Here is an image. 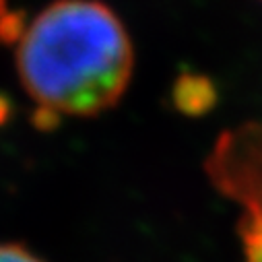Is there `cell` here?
<instances>
[{
    "label": "cell",
    "mask_w": 262,
    "mask_h": 262,
    "mask_svg": "<svg viewBox=\"0 0 262 262\" xmlns=\"http://www.w3.org/2000/svg\"><path fill=\"white\" fill-rule=\"evenodd\" d=\"M135 69L128 31L97 0H58L21 33L17 71L43 107L95 116L120 101Z\"/></svg>",
    "instance_id": "cell-1"
},
{
    "label": "cell",
    "mask_w": 262,
    "mask_h": 262,
    "mask_svg": "<svg viewBox=\"0 0 262 262\" xmlns=\"http://www.w3.org/2000/svg\"><path fill=\"white\" fill-rule=\"evenodd\" d=\"M205 169L215 188L242 207L237 233L244 262H262V124L223 133Z\"/></svg>",
    "instance_id": "cell-2"
},
{
    "label": "cell",
    "mask_w": 262,
    "mask_h": 262,
    "mask_svg": "<svg viewBox=\"0 0 262 262\" xmlns=\"http://www.w3.org/2000/svg\"><path fill=\"white\" fill-rule=\"evenodd\" d=\"M215 99L213 83L199 75H184L173 87V103L186 116H203L215 105Z\"/></svg>",
    "instance_id": "cell-3"
},
{
    "label": "cell",
    "mask_w": 262,
    "mask_h": 262,
    "mask_svg": "<svg viewBox=\"0 0 262 262\" xmlns=\"http://www.w3.org/2000/svg\"><path fill=\"white\" fill-rule=\"evenodd\" d=\"M0 262H43L17 244H0Z\"/></svg>",
    "instance_id": "cell-4"
},
{
    "label": "cell",
    "mask_w": 262,
    "mask_h": 262,
    "mask_svg": "<svg viewBox=\"0 0 262 262\" xmlns=\"http://www.w3.org/2000/svg\"><path fill=\"white\" fill-rule=\"evenodd\" d=\"M33 116H35V114H33ZM58 120H60V114H58V112L39 105V112H37V116L33 118V124H35L39 130H52V128L58 124Z\"/></svg>",
    "instance_id": "cell-5"
},
{
    "label": "cell",
    "mask_w": 262,
    "mask_h": 262,
    "mask_svg": "<svg viewBox=\"0 0 262 262\" xmlns=\"http://www.w3.org/2000/svg\"><path fill=\"white\" fill-rule=\"evenodd\" d=\"M3 5H5V0H0V17H3Z\"/></svg>",
    "instance_id": "cell-6"
}]
</instances>
